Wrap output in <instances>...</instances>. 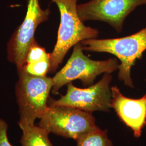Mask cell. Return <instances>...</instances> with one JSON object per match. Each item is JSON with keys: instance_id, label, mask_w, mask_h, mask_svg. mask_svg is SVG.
Returning a JSON list of instances; mask_svg holds the SVG:
<instances>
[{"instance_id": "15", "label": "cell", "mask_w": 146, "mask_h": 146, "mask_svg": "<svg viewBox=\"0 0 146 146\" xmlns=\"http://www.w3.org/2000/svg\"></svg>"}, {"instance_id": "3", "label": "cell", "mask_w": 146, "mask_h": 146, "mask_svg": "<svg viewBox=\"0 0 146 146\" xmlns=\"http://www.w3.org/2000/svg\"><path fill=\"white\" fill-rule=\"evenodd\" d=\"M19 80L16 85V96L19 107L20 127L34 125L48 107L49 94L54 81L52 78L36 76L18 71Z\"/></svg>"}, {"instance_id": "2", "label": "cell", "mask_w": 146, "mask_h": 146, "mask_svg": "<svg viewBox=\"0 0 146 146\" xmlns=\"http://www.w3.org/2000/svg\"><path fill=\"white\" fill-rule=\"evenodd\" d=\"M58 6L60 23L56 43L50 53V72H55L69 50L78 43L88 39L96 38L99 31L84 25L78 12V0H50Z\"/></svg>"}, {"instance_id": "1", "label": "cell", "mask_w": 146, "mask_h": 146, "mask_svg": "<svg viewBox=\"0 0 146 146\" xmlns=\"http://www.w3.org/2000/svg\"><path fill=\"white\" fill-rule=\"evenodd\" d=\"M84 50L106 52L120 60L117 77L124 84L134 88L131 70L146 50V27L131 35L114 38H91L81 42Z\"/></svg>"}, {"instance_id": "10", "label": "cell", "mask_w": 146, "mask_h": 146, "mask_svg": "<svg viewBox=\"0 0 146 146\" xmlns=\"http://www.w3.org/2000/svg\"><path fill=\"white\" fill-rule=\"evenodd\" d=\"M20 128L22 131L21 146H53L49 139L50 133L39 125H25Z\"/></svg>"}, {"instance_id": "13", "label": "cell", "mask_w": 146, "mask_h": 146, "mask_svg": "<svg viewBox=\"0 0 146 146\" xmlns=\"http://www.w3.org/2000/svg\"><path fill=\"white\" fill-rule=\"evenodd\" d=\"M48 60H50V53H48L46 49L40 46L35 41L32 43L28 49L25 63L36 62Z\"/></svg>"}, {"instance_id": "11", "label": "cell", "mask_w": 146, "mask_h": 146, "mask_svg": "<svg viewBox=\"0 0 146 146\" xmlns=\"http://www.w3.org/2000/svg\"><path fill=\"white\" fill-rule=\"evenodd\" d=\"M76 141L77 146H113L107 130H102L99 127L81 136Z\"/></svg>"}, {"instance_id": "5", "label": "cell", "mask_w": 146, "mask_h": 146, "mask_svg": "<svg viewBox=\"0 0 146 146\" xmlns=\"http://www.w3.org/2000/svg\"><path fill=\"white\" fill-rule=\"evenodd\" d=\"M40 119L39 126L49 133L76 141L98 127L92 113L69 106L48 104Z\"/></svg>"}, {"instance_id": "4", "label": "cell", "mask_w": 146, "mask_h": 146, "mask_svg": "<svg viewBox=\"0 0 146 146\" xmlns=\"http://www.w3.org/2000/svg\"><path fill=\"white\" fill-rule=\"evenodd\" d=\"M84 50L81 42L74 46L66 64L52 78V94H58L60 89L63 86L76 80H80L84 86L89 87L94 84L95 80L100 74H111L118 70L120 63L117 58L93 60L86 56Z\"/></svg>"}, {"instance_id": "7", "label": "cell", "mask_w": 146, "mask_h": 146, "mask_svg": "<svg viewBox=\"0 0 146 146\" xmlns=\"http://www.w3.org/2000/svg\"><path fill=\"white\" fill-rule=\"evenodd\" d=\"M50 11L43 9L39 0H28L26 15L21 25L11 37L8 44V59L15 64L17 71L23 68L29 48L35 40L37 27L47 21Z\"/></svg>"}, {"instance_id": "14", "label": "cell", "mask_w": 146, "mask_h": 146, "mask_svg": "<svg viewBox=\"0 0 146 146\" xmlns=\"http://www.w3.org/2000/svg\"><path fill=\"white\" fill-rule=\"evenodd\" d=\"M8 125L5 120L0 119V146H13L7 135Z\"/></svg>"}, {"instance_id": "12", "label": "cell", "mask_w": 146, "mask_h": 146, "mask_svg": "<svg viewBox=\"0 0 146 146\" xmlns=\"http://www.w3.org/2000/svg\"><path fill=\"white\" fill-rule=\"evenodd\" d=\"M50 69V60H44L36 62L27 63L21 70L36 76H46Z\"/></svg>"}, {"instance_id": "8", "label": "cell", "mask_w": 146, "mask_h": 146, "mask_svg": "<svg viewBox=\"0 0 146 146\" xmlns=\"http://www.w3.org/2000/svg\"><path fill=\"white\" fill-rule=\"evenodd\" d=\"M143 5H146V0H90L78 5V12L84 22H104L120 33L127 16Z\"/></svg>"}, {"instance_id": "9", "label": "cell", "mask_w": 146, "mask_h": 146, "mask_svg": "<svg viewBox=\"0 0 146 146\" xmlns=\"http://www.w3.org/2000/svg\"><path fill=\"white\" fill-rule=\"evenodd\" d=\"M111 108L115 110L121 121L139 138L146 126V94L139 99L124 96L117 86L111 87Z\"/></svg>"}, {"instance_id": "6", "label": "cell", "mask_w": 146, "mask_h": 146, "mask_svg": "<svg viewBox=\"0 0 146 146\" xmlns=\"http://www.w3.org/2000/svg\"><path fill=\"white\" fill-rule=\"evenodd\" d=\"M112 79L110 74H104L99 82L86 88H78L70 82L67 84L64 95L58 100L49 98L48 104L72 107L92 113L96 111L109 112L111 100L110 84Z\"/></svg>"}]
</instances>
